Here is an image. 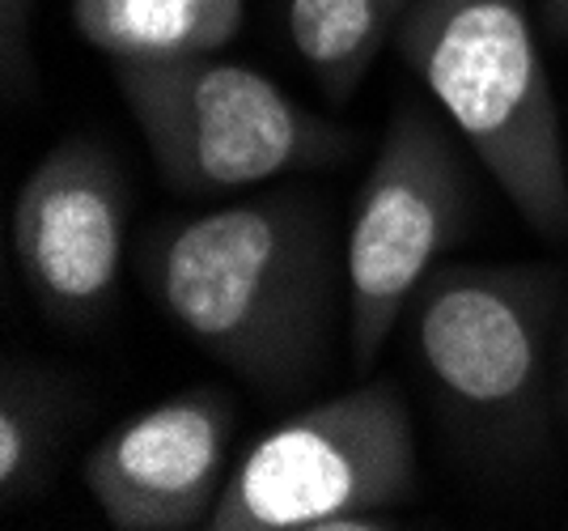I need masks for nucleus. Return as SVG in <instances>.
Listing matches in <instances>:
<instances>
[{
	"label": "nucleus",
	"instance_id": "6e6552de",
	"mask_svg": "<svg viewBox=\"0 0 568 531\" xmlns=\"http://www.w3.org/2000/svg\"><path fill=\"white\" fill-rule=\"evenodd\" d=\"M234 404L187 387L119 421L85 459V489L119 531L209 528L234 477Z\"/></svg>",
	"mask_w": 568,
	"mask_h": 531
},
{
	"label": "nucleus",
	"instance_id": "f03ea898",
	"mask_svg": "<svg viewBox=\"0 0 568 531\" xmlns=\"http://www.w3.org/2000/svg\"><path fill=\"white\" fill-rule=\"evenodd\" d=\"M395 48L509 204L568 239V158L530 0H416Z\"/></svg>",
	"mask_w": 568,
	"mask_h": 531
},
{
	"label": "nucleus",
	"instance_id": "423d86ee",
	"mask_svg": "<svg viewBox=\"0 0 568 531\" xmlns=\"http://www.w3.org/2000/svg\"><path fill=\"white\" fill-rule=\"evenodd\" d=\"M471 188L450 132L420 102L390 111L344 242L348 344L365 374L463 226Z\"/></svg>",
	"mask_w": 568,
	"mask_h": 531
},
{
	"label": "nucleus",
	"instance_id": "7ed1b4c3",
	"mask_svg": "<svg viewBox=\"0 0 568 531\" xmlns=\"http://www.w3.org/2000/svg\"><path fill=\"white\" fill-rule=\"evenodd\" d=\"M416 498V434L390 383H361L281 421L237 459L213 531H386Z\"/></svg>",
	"mask_w": 568,
	"mask_h": 531
},
{
	"label": "nucleus",
	"instance_id": "f257e3e1",
	"mask_svg": "<svg viewBox=\"0 0 568 531\" xmlns=\"http://www.w3.org/2000/svg\"><path fill=\"white\" fill-rule=\"evenodd\" d=\"M141 272L158 307L242 383L288 395L314 379L332 323V247L302 196L153 226Z\"/></svg>",
	"mask_w": 568,
	"mask_h": 531
},
{
	"label": "nucleus",
	"instance_id": "1a4fd4ad",
	"mask_svg": "<svg viewBox=\"0 0 568 531\" xmlns=\"http://www.w3.org/2000/svg\"><path fill=\"white\" fill-rule=\"evenodd\" d=\"M246 0H72L77 34L111 64H153L230 48Z\"/></svg>",
	"mask_w": 568,
	"mask_h": 531
},
{
	"label": "nucleus",
	"instance_id": "9d476101",
	"mask_svg": "<svg viewBox=\"0 0 568 531\" xmlns=\"http://www.w3.org/2000/svg\"><path fill=\"white\" fill-rule=\"evenodd\" d=\"M416 0H284L288 43L332 102L356 94Z\"/></svg>",
	"mask_w": 568,
	"mask_h": 531
},
{
	"label": "nucleus",
	"instance_id": "4468645a",
	"mask_svg": "<svg viewBox=\"0 0 568 531\" xmlns=\"http://www.w3.org/2000/svg\"><path fill=\"white\" fill-rule=\"evenodd\" d=\"M556 400H560V412L568 421V344H565V362H560V387H556Z\"/></svg>",
	"mask_w": 568,
	"mask_h": 531
},
{
	"label": "nucleus",
	"instance_id": "39448f33",
	"mask_svg": "<svg viewBox=\"0 0 568 531\" xmlns=\"http://www.w3.org/2000/svg\"><path fill=\"white\" fill-rule=\"evenodd\" d=\"M556 298L551 268L484 264H437L412 298L416 362L475 442L530 451L544 438Z\"/></svg>",
	"mask_w": 568,
	"mask_h": 531
},
{
	"label": "nucleus",
	"instance_id": "9b49d317",
	"mask_svg": "<svg viewBox=\"0 0 568 531\" xmlns=\"http://www.w3.org/2000/svg\"><path fill=\"white\" fill-rule=\"evenodd\" d=\"M64 434L60 391L39 370L4 362L0 374V502L18 507L51 477Z\"/></svg>",
	"mask_w": 568,
	"mask_h": 531
},
{
	"label": "nucleus",
	"instance_id": "20e7f679",
	"mask_svg": "<svg viewBox=\"0 0 568 531\" xmlns=\"http://www.w3.org/2000/svg\"><path fill=\"white\" fill-rule=\"evenodd\" d=\"M111 69L153 167L174 192H242L327 167L353 149V132L293 102L272 77L221 56Z\"/></svg>",
	"mask_w": 568,
	"mask_h": 531
},
{
	"label": "nucleus",
	"instance_id": "0eeeda50",
	"mask_svg": "<svg viewBox=\"0 0 568 531\" xmlns=\"http://www.w3.org/2000/svg\"><path fill=\"white\" fill-rule=\"evenodd\" d=\"M132 192L111 149L60 141L13 200V256L34 302L60 328H94L111 311L128 256Z\"/></svg>",
	"mask_w": 568,
	"mask_h": 531
},
{
	"label": "nucleus",
	"instance_id": "ddd939ff",
	"mask_svg": "<svg viewBox=\"0 0 568 531\" xmlns=\"http://www.w3.org/2000/svg\"><path fill=\"white\" fill-rule=\"evenodd\" d=\"M539 22L551 39L568 43V0H539Z\"/></svg>",
	"mask_w": 568,
	"mask_h": 531
},
{
	"label": "nucleus",
	"instance_id": "f8f14e48",
	"mask_svg": "<svg viewBox=\"0 0 568 531\" xmlns=\"http://www.w3.org/2000/svg\"><path fill=\"white\" fill-rule=\"evenodd\" d=\"M34 0H0V56H4V81H22V51L30 34Z\"/></svg>",
	"mask_w": 568,
	"mask_h": 531
}]
</instances>
